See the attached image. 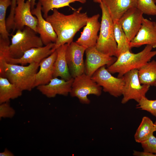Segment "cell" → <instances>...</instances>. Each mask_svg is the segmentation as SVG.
<instances>
[{"label":"cell","mask_w":156,"mask_h":156,"mask_svg":"<svg viewBox=\"0 0 156 156\" xmlns=\"http://www.w3.org/2000/svg\"><path fill=\"white\" fill-rule=\"evenodd\" d=\"M80 7L70 15H66L53 9V13L45 19L51 25L57 36L54 51L61 46L73 42L76 33L86 25L88 18L86 12H81Z\"/></svg>","instance_id":"1"},{"label":"cell","mask_w":156,"mask_h":156,"mask_svg":"<svg viewBox=\"0 0 156 156\" xmlns=\"http://www.w3.org/2000/svg\"><path fill=\"white\" fill-rule=\"evenodd\" d=\"M39 63L33 62L24 66L5 62L0 64V76L6 78L23 91H31L34 88Z\"/></svg>","instance_id":"2"},{"label":"cell","mask_w":156,"mask_h":156,"mask_svg":"<svg viewBox=\"0 0 156 156\" xmlns=\"http://www.w3.org/2000/svg\"><path fill=\"white\" fill-rule=\"evenodd\" d=\"M153 48L151 46L147 45L138 53H133L131 51L122 53L107 69L111 74L118 73V77H122L132 70H139L156 55V51H152Z\"/></svg>","instance_id":"3"},{"label":"cell","mask_w":156,"mask_h":156,"mask_svg":"<svg viewBox=\"0 0 156 156\" xmlns=\"http://www.w3.org/2000/svg\"><path fill=\"white\" fill-rule=\"evenodd\" d=\"M100 4L102 15L96 48L104 54L117 57V47L114 36V22L105 5L102 2Z\"/></svg>","instance_id":"4"},{"label":"cell","mask_w":156,"mask_h":156,"mask_svg":"<svg viewBox=\"0 0 156 156\" xmlns=\"http://www.w3.org/2000/svg\"><path fill=\"white\" fill-rule=\"evenodd\" d=\"M37 33L29 27H25L22 30H17L12 36L10 45V58H19L29 49L43 46V44Z\"/></svg>","instance_id":"5"},{"label":"cell","mask_w":156,"mask_h":156,"mask_svg":"<svg viewBox=\"0 0 156 156\" xmlns=\"http://www.w3.org/2000/svg\"><path fill=\"white\" fill-rule=\"evenodd\" d=\"M102 89L91 77L84 73L74 78L69 94L72 97L77 98L81 103L89 104L90 101L88 96L93 94L99 96Z\"/></svg>","instance_id":"6"},{"label":"cell","mask_w":156,"mask_h":156,"mask_svg":"<svg viewBox=\"0 0 156 156\" xmlns=\"http://www.w3.org/2000/svg\"><path fill=\"white\" fill-rule=\"evenodd\" d=\"M138 71V69L132 70L123 76L125 83L122 95L123 97L121 101L122 104L132 99L138 103L143 98L146 97L150 86L140 83Z\"/></svg>","instance_id":"7"},{"label":"cell","mask_w":156,"mask_h":156,"mask_svg":"<svg viewBox=\"0 0 156 156\" xmlns=\"http://www.w3.org/2000/svg\"><path fill=\"white\" fill-rule=\"evenodd\" d=\"M92 79L101 87L103 90L115 97L122 95L125 83L123 77H116L103 66L96 70L91 77Z\"/></svg>","instance_id":"8"},{"label":"cell","mask_w":156,"mask_h":156,"mask_svg":"<svg viewBox=\"0 0 156 156\" xmlns=\"http://www.w3.org/2000/svg\"><path fill=\"white\" fill-rule=\"evenodd\" d=\"M86 49L73 41L68 45L66 57L69 70L73 78L84 73L83 55Z\"/></svg>","instance_id":"9"},{"label":"cell","mask_w":156,"mask_h":156,"mask_svg":"<svg viewBox=\"0 0 156 156\" xmlns=\"http://www.w3.org/2000/svg\"><path fill=\"white\" fill-rule=\"evenodd\" d=\"M30 2L27 0H17L14 16V27L16 29L22 30L25 27H29L37 33L38 19L31 12Z\"/></svg>","instance_id":"10"},{"label":"cell","mask_w":156,"mask_h":156,"mask_svg":"<svg viewBox=\"0 0 156 156\" xmlns=\"http://www.w3.org/2000/svg\"><path fill=\"white\" fill-rule=\"evenodd\" d=\"M86 60L85 62L84 73L91 77L100 67L107 65L109 66L116 60V57L104 54L96 47L88 48L85 51Z\"/></svg>","instance_id":"11"},{"label":"cell","mask_w":156,"mask_h":156,"mask_svg":"<svg viewBox=\"0 0 156 156\" xmlns=\"http://www.w3.org/2000/svg\"><path fill=\"white\" fill-rule=\"evenodd\" d=\"M143 14L137 7L131 8L123 14L118 21L130 42L141 27Z\"/></svg>","instance_id":"12"},{"label":"cell","mask_w":156,"mask_h":156,"mask_svg":"<svg viewBox=\"0 0 156 156\" xmlns=\"http://www.w3.org/2000/svg\"><path fill=\"white\" fill-rule=\"evenodd\" d=\"M145 44L156 48V28L153 21L143 17L141 27L130 45L131 48Z\"/></svg>","instance_id":"13"},{"label":"cell","mask_w":156,"mask_h":156,"mask_svg":"<svg viewBox=\"0 0 156 156\" xmlns=\"http://www.w3.org/2000/svg\"><path fill=\"white\" fill-rule=\"evenodd\" d=\"M55 43L51 42L44 46L31 48L25 51L20 58H10L8 63L22 65L33 62L40 63L55 51Z\"/></svg>","instance_id":"14"},{"label":"cell","mask_w":156,"mask_h":156,"mask_svg":"<svg viewBox=\"0 0 156 156\" xmlns=\"http://www.w3.org/2000/svg\"><path fill=\"white\" fill-rule=\"evenodd\" d=\"M99 17L100 14H98L88 17L86 25L76 42L86 48L96 47L98 38V33L101 26L99 21Z\"/></svg>","instance_id":"15"},{"label":"cell","mask_w":156,"mask_h":156,"mask_svg":"<svg viewBox=\"0 0 156 156\" xmlns=\"http://www.w3.org/2000/svg\"><path fill=\"white\" fill-rule=\"evenodd\" d=\"M74 78L66 81L57 77H53L48 83L37 87L42 94L49 98L55 97L57 95L67 96L71 91Z\"/></svg>","instance_id":"16"},{"label":"cell","mask_w":156,"mask_h":156,"mask_svg":"<svg viewBox=\"0 0 156 156\" xmlns=\"http://www.w3.org/2000/svg\"><path fill=\"white\" fill-rule=\"evenodd\" d=\"M42 5L39 2L35 8L31 10L32 14L38 19L37 33L40 35L42 41L45 45L51 43H55L57 36L51 24L44 19L42 14Z\"/></svg>","instance_id":"17"},{"label":"cell","mask_w":156,"mask_h":156,"mask_svg":"<svg viewBox=\"0 0 156 156\" xmlns=\"http://www.w3.org/2000/svg\"><path fill=\"white\" fill-rule=\"evenodd\" d=\"M57 54L56 50L50 55L40 62L39 70L36 75L34 88L48 83L53 78V65Z\"/></svg>","instance_id":"18"},{"label":"cell","mask_w":156,"mask_h":156,"mask_svg":"<svg viewBox=\"0 0 156 156\" xmlns=\"http://www.w3.org/2000/svg\"><path fill=\"white\" fill-rule=\"evenodd\" d=\"M107 7L113 21H118L129 9L137 7V0H102Z\"/></svg>","instance_id":"19"},{"label":"cell","mask_w":156,"mask_h":156,"mask_svg":"<svg viewBox=\"0 0 156 156\" xmlns=\"http://www.w3.org/2000/svg\"><path fill=\"white\" fill-rule=\"evenodd\" d=\"M68 44L62 45L56 50L57 54L53 65V77H60L68 81L73 78L70 73L66 57Z\"/></svg>","instance_id":"20"},{"label":"cell","mask_w":156,"mask_h":156,"mask_svg":"<svg viewBox=\"0 0 156 156\" xmlns=\"http://www.w3.org/2000/svg\"><path fill=\"white\" fill-rule=\"evenodd\" d=\"M23 92L6 78L0 76V104L21 96Z\"/></svg>","instance_id":"21"},{"label":"cell","mask_w":156,"mask_h":156,"mask_svg":"<svg viewBox=\"0 0 156 156\" xmlns=\"http://www.w3.org/2000/svg\"><path fill=\"white\" fill-rule=\"evenodd\" d=\"M138 75L142 84L156 86V61H150L138 70Z\"/></svg>","instance_id":"22"},{"label":"cell","mask_w":156,"mask_h":156,"mask_svg":"<svg viewBox=\"0 0 156 156\" xmlns=\"http://www.w3.org/2000/svg\"><path fill=\"white\" fill-rule=\"evenodd\" d=\"M155 128L152 120L148 117H144L134 135L135 141L141 143L153 135Z\"/></svg>","instance_id":"23"},{"label":"cell","mask_w":156,"mask_h":156,"mask_svg":"<svg viewBox=\"0 0 156 156\" xmlns=\"http://www.w3.org/2000/svg\"><path fill=\"white\" fill-rule=\"evenodd\" d=\"M113 22L114 36L117 44V57L122 53L131 51V48L130 45V42L129 41L119 21Z\"/></svg>","instance_id":"24"},{"label":"cell","mask_w":156,"mask_h":156,"mask_svg":"<svg viewBox=\"0 0 156 156\" xmlns=\"http://www.w3.org/2000/svg\"><path fill=\"white\" fill-rule=\"evenodd\" d=\"M42 5V11L44 13L43 17L45 18L48 15L49 12L51 10L58 9L65 6H69L70 4L75 2L85 3L86 0H38Z\"/></svg>","instance_id":"25"},{"label":"cell","mask_w":156,"mask_h":156,"mask_svg":"<svg viewBox=\"0 0 156 156\" xmlns=\"http://www.w3.org/2000/svg\"><path fill=\"white\" fill-rule=\"evenodd\" d=\"M11 5V0H0V37L5 39H9L10 34L6 28L5 16L7 9Z\"/></svg>","instance_id":"26"},{"label":"cell","mask_w":156,"mask_h":156,"mask_svg":"<svg viewBox=\"0 0 156 156\" xmlns=\"http://www.w3.org/2000/svg\"><path fill=\"white\" fill-rule=\"evenodd\" d=\"M137 7L143 14L156 16V0H137Z\"/></svg>","instance_id":"27"},{"label":"cell","mask_w":156,"mask_h":156,"mask_svg":"<svg viewBox=\"0 0 156 156\" xmlns=\"http://www.w3.org/2000/svg\"><path fill=\"white\" fill-rule=\"evenodd\" d=\"M136 108L146 111L156 117V100H150L144 97L138 103Z\"/></svg>","instance_id":"28"},{"label":"cell","mask_w":156,"mask_h":156,"mask_svg":"<svg viewBox=\"0 0 156 156\" xmlns=\"http://www.w3.org/2000/svg\"><path fill=\"white\" fill-rule=\"evenodd\" d=\"M10 42L9 39L0 37V64L8 62L10 58Z\"/></svg>","instance_id":"29"},{"label":"cell","mask_w":156,"mask_h":156,"mask_svg":"<svg viewBox=\"0 0 156 156\" xmlns=\"http://www.w3.org/2000/svg\"><path fill=\"white\" fill-rule=\"evenodd\" d=\"M0 118H12L15 114V111L9 102L0 104Z\"/></svg>","instance_id":"30"},{"label":"cell","mask_w":156,"mask_h":156,"mask_svg":"<svg viewBox=\"0 0 156 156\" xmlns=\"http://www.w3.org/2000/svg\"><path fill=\"white\" fill-rule=\"evenodd\" d=\"M141 144L144 151L156 155V138L153 135Z\"/></svg>","instance_id":"31"},{"label":"cell","mask_w":156,"mask_h":156,"mask_svg":"<svg viewBox=\"0 0 156 156\" xmlns=\"http://www.w3.org/2000/svg\"><path fill=\"white\" fill-rule=\"evenodd\" d=\"M17 0H11V5L10 6V11L8 17L10 19L14 18L15 9L17 5Z\"/></svg>","instance_id":"32"},{"label":"cell","mask_w":156,"mask_h":156,"mask_svg":"<svg viewBox=\"0 0 156 156\" xmlns=\"http://www.w3.org/2000/svg\"><path fill=\"white\" fill-rule=\"evenodd\" d=\"M133 155L136 156H156V155L144 151L143 152H140L134 151Z\"/></svg>","instance_id":"33"},{"label":"cell","mask_w":156,"mask_h":156,"mask_svg":"<svg viewBox=\"0 0 156 156\" xmlns=\"http://www.w3.org/2000/svg\"><path fill=\"white\" fill-rule=\"evenodd\" d=\"M0 156H14V155L10 151L5 148L4 151L0 153Z\"/></svg>","instance_id":"34"},{"label":"cell","mask_w":156,"mask_h":156,"mask_svg":"<svg viewBox=\"0 0 156 156\" xmlns=\"http://www.w3.org/2000/svg\"><path fill=\"white\" fill-rule=\"evenodd\" d=\"M30 1L31 5V9H33L34 8V6L36 5V0H28Z\"/></svg>","instance_id":"35"},{"label":"cell","mask_w":156,"mask_h":156,"mask_svg":"<svg viewBox=\"0 0 156 156\" xmlns=\"http://www.w3.org/2000/svg\"><path fill=\"white\" fill-rule=\"evenodd\" d=\"M94 2L100 3L102 2V0H93Z\"/></svg>","instance_id":"36"},{"label":"cell","mask_w":156,"mask_h":156,"mask_svg":"<svg viewBox=\"0 0 156 156\" xmlns=\"http://www.w3.org/2000/svg\"><path fill=\"white\" fill-rule=\"evenodd\" d=\"M154 24L155 27L156 28V22H154Z\"/></svg>","instance_id":"37"},{"label":"cell","mask_w":156,"mask_h":156,"mask_svg":"<svg viewBox=\"0 0 156 156\" xmlns=\"http://www.w3.org/2000/svg\"><path fill=\"white\" fill-rule=\"evenodd\" d=\"M154 126L155 128V131H156V125L154 124Z\"/></svg>","instance_id":"38"},{"label":"cell","mask_w":156,"mask_h":156,"mask_svg":"<svg viewBox=\"0 0 156 156\" xmlns=\"http://www.w3.org/2000/svg\"><path fill=\"white\" fill-rule=\"evenodd\" d=\"M154 124H155V125H156V121H155V123H154Z\"/></svg>","instance_id":"39"}]
</instances>
